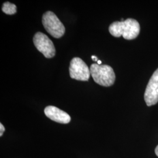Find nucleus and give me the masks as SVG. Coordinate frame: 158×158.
Returning a JSON list of instances; mask_svg holds the SVG:
<instances>
[{"mask_svg":"<svg viewBox=\"0 0 158 158\" xmlns=\"http://www.w3.org/2000/svg\"><path fill=\"white\" fill-rule=\"evenodd\" d=\"M109 32L115 37L123 36L125 40H134L140 32V25L135 19L128 18L123 22L112 23L109 27Z\"/></svg>","mask_w":158,"mask_h":158,"instance_id":"nucleus-1","label":"nucleus"},{"mask_svg":"<svg viewBox=\"0 0 158 158\" xmlns=\"http://www.w3.org/2000/svg\"><path fill=\"white\" fill-rule=\"evenodd\" d=\"M90 70L91 75L96 83L104 87H110L114 85L115 74L111 66L93 63L91 65Z\"/></svg>","mask_w":158,"mask_h":158,"instance_id":"nucleus-2","label":"nucleus"},{"mask_svg":"<svg viewBox=\"0 0 158 158\" xmlns=\"http://www.w3.org/2000/svg\"><path fill=\"white\" fill-rule=\"evenodd\" d=\"M42 23L46 31L55 38H60L64 34V26L53 12L47 11L44 14Z\"/></svg>","mask_w":158,"mask_h":158,"instance_id":"nucleus-3","label":"nucleus"},{"mask_svg":"<svg viewBox=\"0 0 158 158\" xmlns=\"http://www.w3.org/2000/svg\"><path fill=\"white\" fill-rule=\"evenodd\" d=\"M70 76L80 81H88L90 76V70L86 63L79 57H74L70 63Z\"/></svg>","mask_w":158,"mask_h":158,"instance_id":"nucleus-4","label":"nucleus"},{"mask_svg":"<svg viewBox=\"0 0 158 158\" xmlns=\"http://www.w3.org/2000/svg\"><path fill=\"white\" fill-rule=\"evenodd\" d=\"M34 45L44 56L50 59L55 56L56 50L53 43L45 34L37 32L34 37Z\"/></svg>","mask_w":158,"mask_h":158,"instance_id":"nucleus-5","label":"nucleus"},{"mask_svg":"<svg viewBox=\"0 0 158 158\" xmlns=\"http://www.w3.org/2000/svg\"><path fill=\"white\" fill-rule=\"evenodd\" d=\"M144 99L148 106H152L158 102V68L153 73L147 85Z\"/></svg>","mask_w":158,"mask_h":158,"instance_id":"nucleus-6","label":"nucleus"},{"mask_svg":"<svg viewBox=\"0 0 158 158\" xmlns=\"http://www.w3.org/2000/svg\"><path fill=\"white\" fill-rule=\"evenodd\" d=\"M44 113L46 117L58 123L68 124L71 120V118L68 113L55 106H49L46 107Z\"/></svg>","mask_w":158,"mask_h":158,"instance_id":"nucleus-7","label":"nucleus"},{"mask_svg":"<svg viewBox=\"0 0 158 158\" xmlns=\"http://www.w3.org/2000/svg\"><path fill=\"white\" fill-rule=\"evenodd\" d=\"M2 11L8 15H13L17 12V6L10 2H6L3 4Z\"/></svg>","mask_w":158,"mask_h":158,"instance_id":"nucleus-8","label":"nucleus"},{"mask_svg":"<svg viewBox=\"0 0 158 158\" xmlns=\"http://www.w3.org/2000/svg\"><path fill=\"white\" fill-rule=\"evenodd\" d=\"M4 131H5V128H4V125L1 123L0 124V136H2Z\"/></svg>","mask_w":158,"mask_h":158,"instance_id":"nucleus-9","label":"nucleus"},{"mask_svg":"<svg viewBox=\"0 0 158 158\" xmlns=\"http://www.w3.org/2000/svg\"><path fill=\"white\" fill-rule=\"evenodd\" d=\"M91 59H92L94 61H98L97 57L95 56H91Z\"/></svg>","mask_w":158,"mask_h":158,"instance_id":"nucleus-10","label":"nucleus"},{"mask_svg":"<svg viewBox=\"0 0 158 158\" xmlns=\"http://www.w3.org/2000/svg\"><path fill=\"white\" fill-rule=\"evenodd\" d=\"M155 153L158 156V145L156 148V149H155Z\"/></svg>","mask_w":158,"mask_h":158,"instance_id":"nucleus-11","label":"nucleus"},{"mask_svg":"<svg viewBox=\"0 0 158 158\" xmlns=\"http://www.w3.org/2000/svg\"><path fill=\"white\" fill-rule=\"evenodd\" d=\"M102 63L101 60H98V61H97V63H98V64H99V65H101Z\"/></svg>","mask_w":158,"mask_h":158,"instance_id":"nucleus-12","label":"nucleus"}]
</instances>
